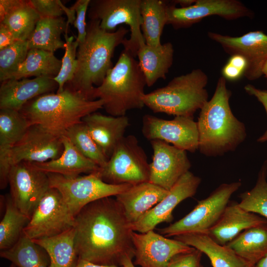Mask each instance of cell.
Returning <instances> with one entry per match:
<instances>
[{
  "label": "cell",
  "mask_w": 267,
  "mask_h": 267,
  "mask_svg": "<svg viewBox=\"0 0 267 267\" xmlns=\"http://www.w3.org/2000/svg\"><path fill=\"white\" fill-rule=\"evenodd\" d=\"M73 227L80 260L100 265L121 266L125 257H134L132 223L112 197L84 207L75 217Z\"/></svg>",
  "instance_id": "6da1fadb"
},
{
  "label": "cell",
  "mask_w": 267,
  "mask_h": 267,
  "mask_svg": "<svg viewBox=\"0 0 267 267\" xmlns=\"http://www.w3.org/2000/svg\"><path fill=\"white\" fill-rule=\"evenodd\" d=\"M231 91L220 77L214 94L200 109L197 122L200 152L209 157L234 151L246 137L245 125L233 115L229 105Z\"/></svg>",
  "instance_id": "7a4b0ae2"
},
{
  "label": "cell",
  "mask_w": 267,
  "mask_h": 267,
  "mask_svg": "<svg viewBox=\"0 0 267 267\" xmlns=\"http://www.w3.org/2000/svg\"><path fill=\"white\" fill-rule=\"evenodd\" d=\"M129 31L120 26L115 32H108L100 27L98 21L89 20L86 39L78 48L76 71L67 86L93 100L94 86H99L113 67L115 49L122 44Z\"/></svg>",
  "instance_id": "3957f363"
},
{
  "label": "cell",
  "mask_w": 267,
  "mask_h": 267,
  "mask_svg": "<svg viewBox=\"0 0 267 267\" xmlns=\"http://www.w3.org/2000/svg\"><path fill=\"white\" fill-rule=\"evenodd\" d=\"M101 99L90 100L66 86L61 92L38 96L19 111L30 125H38L56 135H64L86 116L103 108Z\"/></svg>",
  "instance_id": "277c9868"
},
{
  "label": "cell",
  "mask_w": 267,
  "mask_h": 267,
  "mask_svg": "<svg viewBox=\"0 0 267 267\" xmlns=\"http://www.w3.org/2000/svg\"><path fill=\"white\" fill-rule=\"evenodd\" d=\"M146 86L138 61L132 53L124 49L102 83L95 87L93 100L103 101V108L110 115L125 116L133 109H141Z\"/></svg>",
  "instance_id": "5b68a950"
},
{
  "label": "cell",
  "mask_w": 267,
  "mask_h": 267,
  "mask_svg": "<svg viewBox=\"0 0 267 267\" xmlns=\"http://www.w3.org/2000/svg\"><path fill=\"white\" fill-rule=\"evenodd\" d=\"M208 76L200 69L174 77L165 87L145 93L144 104L154 113L193 117L208 101Z\"/></svg>",
  "instance_id": "8992f818"
},
{
  "label": "cell",
  "mask_w": 267,
  "mask_h": 267,
  "mask_svg": "<svg viewBox=\"0 0 267 267\" xmlns=\"http://www.w3.org/2000/svg\"><path fill=\"white\" fill-rule=\"evenodd\" d=\"M140 4V0H90L88 16L90 20L98 21L100 27L108 32H115L123 24L129 26L130 38H125L122 44L136 57L139 48L145 44Z\"/></svg>",
  "instance_id": "52a82bcc"
},
{
  "label": "cell",
  "mask_w": 267,
  "mask_h": 267,
  "mask_svg": "<svg viewBox=\"0 0 267 267\" xmlns=\"http://www.w3.org/2000/svg\"><path fill=\"white\" fill-rule=\"evenodd\" d=\"M47 174L50 187L58 190L75 217L88 204L105 197L116 196L132 185L106 183L102 180L98 171L76 177Z\"/></svg>",
  "instance_id": "ba28073f"
},
{
  "label": "cell",
  "mask_w": 267,
  "mask_h": 267,
  "mask_svg": "<svg viewBox=\"0 0 267 267\" xmlns=\"http://www.w3.org/2000/svg\"><path fill=\"white\" fill-rule=\"evenodd\" d=\"M98 172L106 183L133 185L149 180V163L137 138L129 135L120 141Z\"/></svg>",
  "instance_id": "9c48e42d"
},
{
  "label": "cell",
  "mask_w": 267,
  "mask_h": 267,
  "mask_svg": "<svg viewBox=\"0 0 267 267\" xmlns=\"http://www.w3.org/2000/svg\"><path fill=\"white\" fill-rule=\"evenodd\" d=\"M241 186L239 181L221 184L206 198L199 201L187 215L170 225L160 228L166 237L207 233L219 221L231 195Z\"/></svg>",
  "instance_id": "30bf717a"
},
{
  "label": "cell",
  "mask_w": 267,
  "mask_h": 267,
  "mask_svg": "<svg viewBox=\"0 0 267 267\" xmlns=\"http://www.w3.org/2000/svg\"><path fill=\"white\" fill-rule=\"evenodd\" d=\"M72 214L58 190L50 187L40 201L23 234L32 240L58 235L73 227Z\"/></svg>",
  "instance_id": "8fae6325"
},
{
  "label": "cell",
  "mask_w": 267,
  "mask_h": 267,
  "mask_svg": "<svg viewBox=\"0 0 267 267\" xmlns=\"http://www.w3.org/2000/svg\"><path fill=\"white\" fill-rule=\"evenodd\" d=\"M167 24L175 29L188 28L203 19L218 16L228 20L247 17L253 18V12L237 0H196L188 6L177 7L169 2Z\"/></svg>",
  "instance_id": "7c38bea8"
},
{
  "label": "cell",
  "mask_w": 267,
  "mask_h": 267,
  "mask_svg": "<svg viewBox=\"0 0 267 267\" xmlns=\"http://www.w3.org/2000/svg\"><path fill=\"white\" fill-rule=\"evenodd\" d=\"M8 184L13 203L29 219L41 199L50 187L47 173L26 162L12 166Z\"/></svg>",
  "instance_id": "4fadbf2b"
},
{
  "label": "cell",
  "mask_w": 267,
  "mask_h": 267,
  "mask_svg": "<svg viewBox=\"0 0 267 267\" xmlns=\"http://www.w3.org/2000/svg\"><path fill=\"white\" fill-rule=\"evenodd\" d=\"M141 131L149 141L160 140L191 153L198 149V130L193 117L175 116L172 120H166L145 115Z\"/></svg>",
  "instance_id": "5bb4252c"
},
{
  "label": "cell",
  "mask_w": 267,
  "mask_h": 267,
  "mask_svg": "<svg viewBox=\"0 0 267 267\" xmlns=\"http://www.w3.org/2000/svg\"><path fill=\"white\" fill-rule=\"evenodd\" d=\"M209 38L218 43L230 55L240 54L247 62L244 76L253 81L262 74V68L267 60V35L261 31L248 32L240 37H231L209 32Z\"/></svg>",
  "instance_id": "9a60e30c"
},
{
  "label": "cell",
  "mask_w": 267,
  "mask_h": 267,
  "mask_svg": "<svg viewBox=\"0 0 267 267\" xmlns=\"http://www.w3.org/2000/svg\"><path fill=\"white\" fill-rule=\"evenodd\" d=\"M153 150L149 181L169 191L189 171L187 151L160 140L150 141Z\"/></svg>",
  "instance_id": "2e32d148"
},
{
  "label": "cell",
  "mask_w": 267,
  "mask_h": 267,
  "mask_svg": "<svg viewBox=\"0 0 267 267\" xmlns=\"http://www.w3.org/2000/svg\"><path fill=\"white\" fill-rule=\"evenodd\" d=\"M63 149L61 136L32 125L9 150V162L11 166L21 162L43 163L58 158Z\"/></svg>",
  "instance_id": "e0dca14e"
},
{
  "label": "cell",
  "mask_w": 267,
  "mask_h": 267,
  "mask_svg": "<svg viewBox=\"0 0 267 267\" xmlns=\"http://www.w3.org/2000/svg\"><path fill=\"white\" fill-rule=\"evenodd\" d=\"M135 264L140 267H167L175 256L193 249L178 240L170 239L149 230L144 233L133 231Z\"/></svg>",
  "instance_id": "ac0fdd59"
},
{
  "label": "cell",
  "mask_w": 267,
  "mask_h": 267,
  "mask_svg": "<svg viewBox=\"0 0 267 267\" xmlns=\"http://www.w3.org/2000/svg\"><path fill=\"white\" fill-rule=\"evenodd\" d=\"M201 178L188 171L169 191L156 206L132 223L134 231L144 233L153 230L159 223L171 222L173 211L183 200L193 196L201 183Z\"/></svg>",
  "instance_id": "d6986e66"
},
{
  "label": "cell",
  "mask_w": 267,
  "mask_h": 267,
  "mask_svg": "<svg viewBox=\"0 0 267 267\" xmlns=\"http://www.w3.org/2000/svg\"><path fill=\"white\" fill-rule=\"evenodd\" d=\"M56 89L58 85L53 78L47 77L3 81L0 87V109L20 111L29 101L52 93Z\"/></svg>",
  "instance_id": "ffe728a7"
},
{
  "label": "cell",
  "mask_w": 267,
  "mask_h": 267,
  "mask_svg": "<svg viewBox=\"0 0 267 267\" xmlns=\"http://www.w3.org/2000/svg\"><path fill=\"white\" fill-rule=\"evenodd\" d=\"M267 223V219L241 208L238 202H229L218 222L207 233L217 243L225 245L243 231Z\"/></svg>",
  "instance_id": "44dd1931"
},
{
  "label": "cell",
  "mask_w": 267,
  "mask_h": 267,
  "mask_svg": "<svg viewBox=\"0 0 267 267\" xmlns=\"http://www.w3.org/2000/svg\"><path fill=\"white\" fill-rule=\"evenodd\" d=\"M82 121L108 159L125 136L130 125L127 116L105 115L95 112L85 117Z\"/></svg>",
  "instance_id": "7402d4cb"
},
{
  "label": "cell",
  "mask_w": 267,
  "mask_h": 267,
  "mask_svg": "<svg viewBox=\"0 0 267 267\" xmlns=\"http://www.w3.org/2000/svg\"><path fill=\"white\" fill-rule=\"evenodd\" d=\"M168 192L147 181L132 185L115 199L127 220L133 223L160 202Z\"/></svg>",
  "instance_id": "603a6c76"
},
{
  "label": "cell",
  "mask_w": 267,
  "mask_h": 267,
  "mask_svg": "<svg viewBox=\"0 0 267 267\" xmlns=\"http://www.w3.org/2000/svg\"><path fill=\"white\" fill-rule=\"evenodd\" d=\"M64 149L57 159L43 163H30L35 168L46 173H54L67 177H76L81 174H90L99 171L100 167L84 156L65 135L61 136Z\"/></svg>",
  "instance_id": "cb8c5ba5"
},
{
  "label": "cell",
  "mask_w": 267,
  "mask_h": 267,
  "mask_svg": "<svg viewBox=\"0 0 267 267\" xmlns=\"http://www.w3.org/2000/svg\"><path fill=\"white\" fill-rule=\"evenodd\" d=\"M174 55L173 45L169 42L157 46L145 44L139 48L136 57L147 87L152 86L159 79H166Z\"/></svg>",
  "instance_id": "d4e9b609"
},
{
  "label": "cell",
  "mask_w": 267,
  "mask_h": 267,
  "mask_svg": "<svg viewBox=\"0 0 267 267\" xmlns=\"http://www.w3.org/2000/svg\"><path fill=\"white\" fill-rule=\"evenodd\" d=\"M204 253L213 267H253L225 245L215 241L206 233L181 234L174 237Z\"/></svg>",
  "instance_id": "484cf974"
},
{
  "label": "cell",
  "mask_w": 267,
  "mask_h": 267,
  "mask_svg": "<svg viewBox=\"0 0 267 267\" xmlns=\"http://www.w3.org/2000/svg\"><path fill=\"white\" fill-rule=\"evenodd\" d=\"M225 245L254 267L267 255V223L243 231Z\"/></svg>",
  "instance_id": "4316f807"
},
{
  "label": "cell",
  "mask_w": 267,
  "mask_h": 267,
  "mask_svg": "<svg viewBox=\"0 0 267 267\" xmlns=\"http://www.w3.org/2000/svg\"><path fill=\"white\" fill-rule=\"evenodd\" d=\"M33 240L48 254L49 267H77L79 258L74 227L54 236Z\"/></svg>",
  "instance_id": "83f0119b"
},
{
  "label": "cell",
  "mask_w": 267,
  "mask_h": 267,
  "mask_svg": "<svg viewBox=\"0 0 267 267\" xmlns=\"http://www.w3.org/2000/svg\"><path fill=\"white\" fill-rule=\"evenodd\" d=\"M61 64L62 61L53 52L39 49H30L25 60L6 80H20L30 77L54 78L58 75Z\"/></svg>",
  "instance_id": "f1b7e54d"
},
{
  "label": "cell",
  "mask_w": 267,
  "mask_h": 267,
  "mask_svg": "<svg viewBox=\"0 0 267 267\" xmlns=\"http://www.w3.org/2000/svg\"><path fill=\"white\" fill-rule=\"evenodd\" d=\"M66 21L63 17L40 18L27 40L30 49H39L54 53L65 47L61 36L65 33Z\"/></svg>",
  "instance_id": "f546056e"
},
{
  "label": "cell",
  "mask_w": 267,
  "mask_h": 267,
  "mask_svg": "<svg viewBox=\"0 0 267 267\" xmlns=\"http://www.w3.org/2000/svg\"><path fill=\"white\" fill-rule=\"evenodd\" d=\"M168 3L163 0H140L141 30L146 44L157 46L161 44V35L167 25Z\"/></svg>",
  "instance_id": "4dcf8cb0"
},
{
  "label": "cell",
  "mask_w": 267,
  "mask_h": 267,
  "mask_svg": "<svg viewBox=\"0 0 267 267\" xmlns=\"http://www.w3.org/2000/svg\"><path fill=\"white\" fill-rule=\"evenodd\" d=\"M0 256L17 267H49L50 265L45 251L23 234L12 247L0 251Z\"/></svg>",
  "instance_id": "1f68e13d"
},
{
  "label": "cell",
  "mask_w": 267,
  "mask_h": 267,
  "mask_svg": "<svg viewBox=\"0 0 267 267\" xmlns=\"http://www.w3.org/2000/svg\"><path fill=\"white\" fill-rule=\"evenodd\" d=\"M30 219L14 204L10 196L5 200V211L0 222V250L12 247L20 239Z\"/></svg>",
  "instance_id": "d6a6232c"
},
{
  "label": "cell",
  "mask_w": 267,
  "mask_h": 267,
  "mask_svg": "<svg viewBox=\"0 0 267 267\" xmlns=\"http://www.w3.org/2000/svg\"><path fill=\"white\" fill-rule=\"evenodd\" d=\"M31 125L19 111L0 109V149H10L23 137Z\"/></svg>",
  "instance_id": "836d02e7"
},
{
  "label": "cell",
  "mask_w": 267,
  "mask_h": 267,
  "mask_svg": "<svg viewBox=\"0 0 267 267\" xmlns=\"http://www.w3.org/2000/svg\"><path fill=\"white\" fill-rule=\"evenodd\" d=\"M40 16L29 0L8 14L1 22L19 41H27L34 30Z\"/></svg>",
  "instance_id": "e575fe53"
},
{
  "label": "cell",
  "mask_w": 267,
  "mask_h": 267,
  "mask_svg": "<svg viewBox=\"0 0 267 267\" xmlns=\"http://www.w3.org/2000/svg\"><path fill=\"white\" fill-rule=\"evenodd\" d=\"M64 135L84 156L100 168L106 165L108 159L94 140L83 121L69 129Z\"/></svg>",
  "instance_id": "d590c367"
},
{
  "label": "cell",
  "mask_w": 267,
  "mask_h": 267,
  "mask_svg": "<svg viewBox=\"0 0 267 267\" xmlns=\"http://www.w3.org/2000/svg\"><path fill=\"white\" fill-rule=\"evenodd\" d=\"M267 161L263 165L255 186L240 195L239 206L243 209L267 219Z\"/></svg>",
  "instance_id": "8d00e7d4"
},
{
  "label": "cell",
  "mask_w": 267,
  "mask_h": 267,
  "mask_svg": "<svg viewBox=\"0 0 267 267\" xmlns=\"http://www.w3.org/2000/svg\"><path fill=\"white\" fill-rule=\"evenodd\" d=\"M29 50L27 41H17L0 50V81L1 82L14 72L26 59Z\"/></svg>",
  "instance_id": "74e56055"
},
{
  "label": "cell",
  "mask_w": 267,
  "mask_h": 267,
  "mask_svg": "<svg viewBox=\"0 0 267 267\" xmlns=\"http://www.w3.org/2000/svg\"><path fill=\"white\" fill-rule=\"evenodd\" d=\"M64 37L65 53L61 60V67L58 75L53 78L58 85L57 92H62L65 85L72 80L78 66L77 53L79 44L76 40L74 41L73 36L64 35Z\"/></svg>",
  "instance_id": "f35d334b"
},
{
  "label": "cell",
  "mask_w": 267,
  "mask_h": 267,
  "mask_svg": "<svg viewBox=\"0 0 267 267\" xmlns=\"http://www.w3.org/2000/svg\"><path fill=\"white\" fill-rule=\"evenodd\" d=\"M247 67V62L244 56L232 55L222 69V76L227 80L236 81L244 76Z\"/></svg>",
  "instance_id": "ab89813d"
},
{
  "label": "cell",
  "mask_w": 267,
  "mask_h": 267,
  "mask_svg": "<svg viewBox=\"0 0 267 267\" xmlns=\"http://www.w3.org/2000/svg\"><path fill=\"white\" fill-rule=\"evenodd\" d=\"M90 1V0H78L71 7L76 11V19L73 25L78 31L76 41L79 44L83 43L87 36L86 19Z\"/></svg>",
  "instance_id": "60d3db41"
},
{
  "label": "cell",
  "mask_w": 267,
  "mask_h": 267,
  "mask_svg": "<svg viewBox=\"0 0 267 267\" xmlns=\"http://www.w3.org/2000/svg\"><path fill=\"white\" fill-rule=\"evenodd\" d=\"M29 2L41 18L60 17L64 13L59 0H30Z\"/></svg>",
  "instance_id": "b9f144b4"
},
{
  "label": "cell",
  "mask_w": 267,
  "mask_h": 267,
  "mask_svg": "<svg viewBox=\"0 0 267 267\" xmlns=\"http://www.w3.org/2000/svg\"><path fill=\"white\" fill-rule=\"evenodd\" d=\"M202 255L200 251L194 248L190 251L173 257L167 267H200Z\"/></svg>",
  "instance_id": "7bdbcfd3"
},
{
  "label": "cell",
  "mask_w": 267,
  "mask_h": 267,
  "mask_svg": "<svg viewBox=\"0 0 267 267\" xmlns=\"http://www.w3.org/2000/svg\"><path fill=\"white\" fill-rule=\"evenodd\" d=\"M244 89L248 94L255 96L263 104L267 114V91L258 89L251 84L246 85ZM267 141V130L258 139V141L261 142Z\"/></svg>",
  "instance_id": "ee69618b"
},
{
  "label": "cell",
  "mask_w": 267,
  "mask_h": 267,
  "mask_svg": "<svg viewBox=\"0 0 267 267\" xmlns=\"http://www.w3.org/2000/svg\"><path fill=\"white\" fill-rule=\"evenodd\" d=\"M26 1L25 0H0V22Z\"/></svg>",
  "instance_id": "f6af8a7d"
},
{
  "label": "cell",
  "mask_w": 267,
  "mask_h": 267,
  "mask_svg": "<svg viewBox=\"0 0 267 267\" xmlns=\"http://www.w3.org/2000/svg\"><path fill=\"white\" fill-rule=\"evenodd\" d=\"M18 40L13 33L3 24L0 23V50L5 48Z\"/></svg>",
  "instance_id": "bcb514c9"
},
{
  "label": "cell",
  "mask_w": 267,
  "mask_h": 267,
  "mask_svg": "<svg viewBox=\"0 0 267 267\" xmlns=\"http://www.w3.org/2000/svg\"><path fill=\"white\" fill-rule=\"evenodd\" d=\"M59 3L64 12L65 13L67 17V20L66 21V29L64 35H68V31L69 24L73 25L75 21L76 16V11L71 7L68 8L65 6L59 0Z\"/></svg>",
  "instance_id": "7dc6e473"
},
{
  "label": "cell",
  "mask_w": 267,
  "mask_h": 267,
  "mask_svg": "<svg viewBox=\"0 0 267 267\" xmlns=\"http://www.w3.org/2000/svg\"><path fill=\"white\" fill-rule=\"evenodd\" d=\"M77 267H124L122 266H106L100 265L92 263L86 261L79 260L78 264Z\"/></svg>",
  "instance_id": "c3c4849f"
},
{
  "label": "cell",
  "mask_w": 267,
  "mask_h": 267,
  "mask_svg": "<svg viewBox=\"0 0 267 267\" xmlns=\"http://www.w3.org/2000/svg\"><path fill=\"white\" fill-rule=\"evenodd\" d=\"M194 0H172V2L175 5L178 4L180 7H184L190 6L195 2Z\"/></svg>",
  "instance_id": "681fc988"
},
{
  "label": "cell",
  "mask_w": 267,
  "mask_h": 267,
  "mask_svg": "<svg viewBox=\"0 0 267 267\" xmlns=\"http://www.w3.org/2000/svg\"><path fill=\"white\" fill-rule=\"evenodd\" d=\"M121 265L124 267H135L132 262V258L128 256L122 260Z\"/></svg>",
  "instance_id": "f907efd6"
},
{
  "label": "cell",
  "mask_w": 267,
  "mask_h": 267,
  "mask_svg": "<svg viewBox=\"0 0 267 267\" xmlns=\"http://www.w3.org/2000/svg\"><path fill=\"white\" fill-rule=\"evenodd\" d=\"M254 267H267V255L260 260Z\"/></svg>",
  "instance_id": "816d5d0a"
},
{
  "label": "cell",
  "mask_w": 267,
  "mask_h": 267,
  "mask_svg": "<svg viewBox=\"0 0 267 267\" xmlns=\"http://www.w3.org/2000/svg\"><path fill=\"white\" fill-rule=\"evenodd\" d=\"M262 72L263 75L265 76V77L267 79V60L266 61V62L263 65Z\"/></svg>",
  "instance_id": "f5cc1de1"
},
{
  "label": "cell",
  "mask_w": 267,
  "mask_h": 267,
  "mask_svg": "<svg viewBox=\"0 0 267 267\" xmlns=\"http://www.w3.org/2000/svg\"><path fill=\"white\" fill-rule=\"evenodd\" d=\"M9 267H17L14 264L11 263V264L10 265V266Z\"/></svg>",
  "instance_id": "db71d44e"
},
{
  "label": "cell",
  "mask_w": 267,
  "mask_h": 267,
  "mask_svg": "<svg viewBox=\"0 0 267 267\" xmlns=\"http://www.w3.org/2000/svg\"><path fill=\"white\" fill-rule=\"evenodd\" d=\"M200 267H202V266H201Z\"/></svg>",
  "instance_id": "11a10c76"
}]
</instances>
